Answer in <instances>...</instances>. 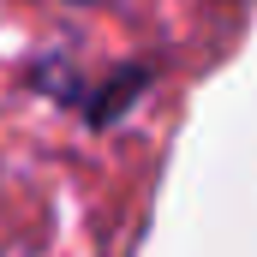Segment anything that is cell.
<instances>
[{
	"instance_id": "cell-1",
	"label": "cell",
	"mask_w": 257,
	"mask_h": 257,
	"mask_svg": "<svg viewBox=\"0 0 257 257\" xmlns=\"http://www.w3.org/2000/svg\"><path fill=\"white\" fill-rule=\"evenodd\" d=\"M30 84H36L42 96H54V102H78V96H84V84H78V66L66 60V54H42V60L30 66Z\"/></svg>"
},
{
	"instance_id": "cell-2",
	"label": "cell",
	"mask_w": 257,
	"mask_h": 257,
	"mask_svg": "<svg viewBox=\"0 0 257 257\" xmlns=\"http://www.w3.org/2000/svg\"><path fill=\"white\" fill-rule=\"evenodd\" d=\"M138 90H144V66H132L126 78H114V84H108V90H102V96L90 102V120H96V126H108V120H114V114L126 108L132 96H138Z\"/></svg>"
}]
</instances>
